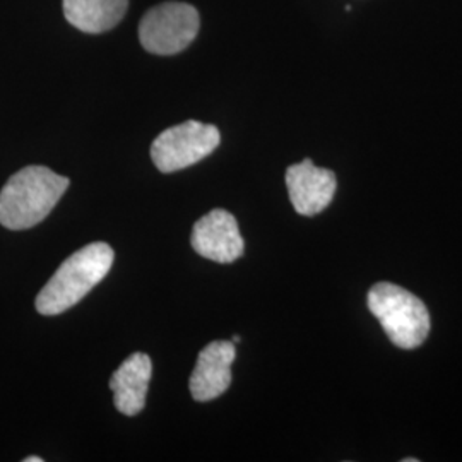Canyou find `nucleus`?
I'll use <instances>...</instances> for the list:
<instances>
[{
	"instance_id": "1",
	"label": "nucleus",
	"mask_w": 462,
	"mask_h": 462,
	"mask_svg": "<svg viewBox=\"0 0 462 462\" xmlns=\"http://www.w3.org/2000/svg\"><path fill=\"white\" fill-rule=\"evenodd\" d=\"M69 179L47 166L19 170L0 192V225L7 230H28L42 223L69 189Z\"/></svg>"
},
{
	"instance_id": "2",
	"label": "nucleus",
	"mask_w": 462,
	"mask_h": 462,
	"mask_svg": "<svg viewBox=\"0 0 462 462\" xmlns=\"http://www.w3.org/2000/svg\"><path fill=\"white\" fill-rule=\"evenodd\" d=\"M114 259V250L103 242L74 252L38 293L36 310L51 317L72 309L108 274Z\"/></svg>"
},
{
	"instance_id": "3",
	"label": "nucleus",
	"mask_w": 462,
	"mask_h": 462,
	"mask_svg": "<svg viewBox=\"0 0 462 462\" xmlns=\"http://www.w3.org/2000/svg\"><path fill=\"white\" fill-rule=\"evenodd\" d=\"M366 303L396 346L413 349L425 343L430 332L429 310L411 291L393 282H379L368 291Z\"/></svg>"
},
{
	"instance_id": "4",
	"label": "nucleus",
	"mask_w": 462,
	"mask_h": 462,
	"mask_svg": "<svg viewBox=\"0 0 462 462\" xmlns=\"http://www.w3.org/2000/svg\"><path fill=\"white\" fill-rule=\"evenodd\" d=\"M198 9L183 2H163L149 9L139 24L141 45L154 55H175L199 33Z\"/></svg>"
},
{
	"instance_id": "5",
	"label": "nucleus",
	"mask_w": 462,
	"mask_h": 462,
	"mask_svg": "<svg viewBox=\"0 0 462 462\" xmlns=\"http://www.w3.org/2000/svg\"><path fill=\"white\" fill-rule=\"evenodd\" d=\"M221 135L215 125L187 120L160 134L152 146L151 158L163 173H173L196 165L219 146Z\"/></svg>"
},
{
	"instance_id": "6",
	"label": "nucleus",
	"mask_w": 462,
	"mask_h": 462,
	"mask_svg": "<svg viewBox=\"0 0 462 462\" xmlns=\"http://www.w3.org/2000/svg\"><path fill=\"white\" fill-rule=\"evenodd\" d=\"M190 244L199 255L219 264H231L244 255V238L235 216L213 209L194 225Z\"/></svg>"
},
{
	"instance_id": "7",
	"label": "nucleus",
	"mask_w": 462,
	"mask_h": 462,
	"mask_svg": "<svg viewBox=\"0 0 462 462\" xmlns=\"http://www.w3.org/2000/svg\"><path fill=\"white\" fill-rule=\"evenodd\" d=\"M286 187L298 215L315 216L329 206L337 180L334 171L319 168L307 158L286 170Z\"/></svg>"
},
{
	"instance_id": "8",
	"label": "nucleus",
	"mask_w": 462,
	"mask_h": 462,
	"mask_svg": "<svg viewBox=\"0 0 462 462\" xmlns=\"http://www.w3.org/2000/svg\"><path fill=\"white\" fill-rule=\"evenodd\" d=\"M236 349L233 341H213L198 356L190 375V394L199 402H208L225 394L231 383V364Z\"/></svg>"
},
{
	"instance_id": "9",
	"label": "nucleus",
	"mask_w": 462,
	"mask_h": 462,
	"mask_svg": "<svg viewBox=\"0 0 462 462\" xmlns=\"http://www.w3.org/2000/svg\"><path fill=\"white\" fill-rule=\"evenodd\" d=\"M152 374L151 358L144 353H134L116 370L110 379L116 410L125 416H135L146 406L149 380Z\"/></svg>"
},
{
	"instance_id": "10",
	"label": "nucleus",
	"mask_w": 462,
	"mask_h": 462,
	"mask_svg": "<svg viewBox=\"0 0 462 462\" xmlns=\"http://www.w3.org/2000/svg\"><path fill=\"white\" fill-rule=\"evenodd\" d=\"M64 16L79 32L105 33L124 19L129 0H62Z\"/></svg>"
},
{
	"instance_id": "11",
	"label": "nucleus",
	"mask_w": 462,
	"mask_h": 462,
	"mask_svg": "<svg viewBox=\"0 0 462 462\" xmlns=\"http://www.w3.org/2000/svg\"><path fill=\"white\" fill-rule=\"evenodd\" d=\"M43 461V459H40V457H26V459H24V462H42Z\"/></svg>"
},
{
	"instance_id": "12",
	"label": "nucleus",
	"mask_w": 462,
	"mask_h": 462,
	"mask_svg": "<svg viewBox=\"0 0 462 462\" xmlns=\"http://www.w3.org/2000/svg\"><path fill=\"white\" fill-rule=\"evenodd\" d=\"M420 459H411V457H406V459H402V462H418Z\"/></svg>"
},
{
	"instance_id": "13",
	"label": "nucleus",
	"mask_w": 462,
	"mask_h": 462,
	"mask_svg": "<svg viewBox=\"0 0 462 462\" xmlns=\"http://www.w3.org/2000/svg\"><path fill=\"white\" fill-rule=\"evenodd\" d=\"M233 343H240V336H233Z\"/></svg>"
}]
</instances>
